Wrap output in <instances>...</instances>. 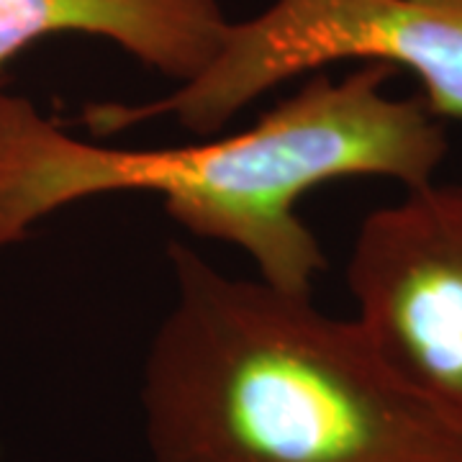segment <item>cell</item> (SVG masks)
<instances>
[{
    "label": "cell",
    "instance_id": "cell-1",
    "mask_svg": "<svg viewBox=\"0 0 462 462\" xmlns=\"http://www.w3.org/2000/svg\"><path fill=\"white\" fill-rule=\"evenodd\" d=\"M388 67L316 75L249 132L175 149L85 142L32 100L0 93V249L44 216L85 199L154 193L182 229L239 247L260 278L311 296L324 270L316 234L298 214L316 185L388 178L406 190L434 182L447 136L421 98L385 90Z\"/></svg>",
    "mask_w": 462,
    "mask_h": 462
},
{
    "label": "cell",
    "instance_id": "cell-2",
    "mask_svg": "<svg viewBox=\"0 0 462 462\" xmlns=\"http://www.w3.org/2000/svg\"><path fill=\"white\" fill-rule=\"evenodd\" d=\"M175 300L144 363L154 462H462V431L311 296L170 247Z\"/></svg>",
    "mask_w": 462,
    "mask_h": 462
},
{
    "label": "cell",
    "instance_id": "cell-3",
    "mask_svg": "<svg viewBox=\"0 0 462 462\" xmlns=\"http://www.w3.org/2000/svg\"><path fill=\"white\" fill-rule=\"evenodd\" d=\"M411 72L437 118H462V0H273L231 21L208 67L154 103H103L83 116L90 132H124L172 116L214 134L254 98L334 62Z\"/></svg>",
    "mask_w": 462,
    "mask_h": 462
},
{
    "label": "cell",
    "instance_id": "cell-4",
    "mask_svg": "<svg viewBox=\"0 0 462 462\" xmlns=\"http://www.w3.org/2000/svg\"><path fill=\"white\" fill-rule=\"evenodd\" d=\"M346 282L383 357L462 431V185H421L365 218Z\"/></svg>",
    "mask_w": 462,
    "mask_h": 462
},
{
    "label": "cell",
    "instance_id": "cell-5",
    "mask_svg": "<svg viewBox=\"0 0 462 462\" xmlns=\"http://www.w3.org/2000/svg\"><path fill=\"white\" fill-rule=\"evenodd\" d=\"M229 23L221 0H0V69L39 39L85 33L180 85L208 67Z\"/></svg>",
    "mask_w": 462,
    "mask_h": 462
}]
</instances>
